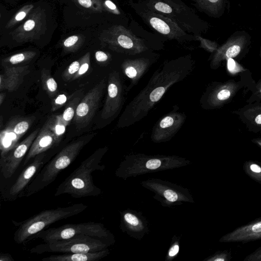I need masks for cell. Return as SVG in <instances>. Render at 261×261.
<instances>
[{
    "label": "cell",
    "instance_id": "6da1fadb",
    "mask_svg": "<svg viewBox=\"0 0 261 261\" xmlns=\"http://www.w3.org/2000/svg\"><path fill=\"white\" fill-rule=\"evenodd\" d=\"M195 62L190 55L165 62L162 68L155 71L147 85L126 106L117 123L123 128L139 122L173 85L183 81L193 71Z\"/></svg>",
    "mask_w": 261,
    "mask_h": 261
},
{
    "label": "cell",
    "instance_id": "7a4b0ae2",
    "mask_svg": "<svg viewBox=\"0 0 261 261\" xmlns=\"http://www.w3.org/2000/svg\"><path fill=\"white\" fill-rule=\"evenodd\" d=\"M107 151V148L96 150L84 160L58 187L55 196L67 194L75 198L97 196L101 190L95 185L92 173L97 170H102L99 165Z\"/></svg>",
    "mask_w": 261,
    "mask_h": 261
},
{
    "label": "cell",
    "instance_id": "3957f363",
    "mask_svg": "<svg viewBox=\"0 0 261 261\" xmlns=\"http://www.w3.org/2000/svg\"><path fill=\"white\" fill-rule=\"evenodd\" d=\"M92 137L91 136H85L65 146L42 167L19 197L30 196L53 182L58 175L75 160Z\"/></svg>",
    "mask_w": 261,
    "mask_h": 261
},
{
    "label": "cell",
    "instance_id": "277c9868",
    "mask_svg": "<svg viewBox=\"0 0 261 261\" xmlns=\"http://www.w3.org/2000/svg\"><path fill=\"white\" fill-rule=\"evenodd\" d=\"M87 207L83 203H76L41 211L19 224L14 233V240L18 244L24 243L51 224L80 214Z\"/></svg>",
    "mask_w": 261,
    "mask_h": 261
},
{
    "label": "cell",
    "instance_id": "5b68a950",
    "mask_svg": "<svg viewBox=\"0 0 261 261\" xmlns=\"http://www.w3.org/2000/svg\"><path fill=\"white\" fill-rule=\"evenodd\" d=\"M106 245L97 238L79 236L69 239L44 242L30 250L32 253H88L102 250Z\"/></svg>",
    "mask_w": 261,
    "mask_h": 261
},
{
    "label": "cell",
    "instance_id": "8992f818",
    "mask_svg": "<svg viewBox=\"0 0 261 261\" xmlns=\"http://www.w3.org/2000/svg\"><path fill=\"white\" fill-rule=\"evenodd\" d=\"M107 233L106 229L101 223L92 222L70 223L58 227L44 229L35 234L31 239L38 238L43 240L44 242H49L79 236L101 238L106 237Z\"/></svg>",
    "mask_w": 261,
    "mask_h": 261
},
{
    "label": "cell",
    "instance_id": "52a82bcc",
    "mask_svg": "<svg viewBox=\"0 0 261 261\" xmlns=\"http://www.w3.org/2000/svg\"><path fill=\"white\" fill-rule=\"evenodd\" d=\"M126 87L119 72L114 70L109 73L107 94L100 115L102 119L111 120L120 113L125 101Z\"/></svg>",
    "mask_w": 261,
    "mask_h": 261
},
{
    "label": "cell",
    "instance_id": "ba28073f",
    "mask_svg": "<svg viewBox=\"0 0 261 261\" xmlns=\"http://www.w3.org/2000/svg\"><path fill=\"white\" fill-rule=\"evenodd\" d=\"M137 8L135 9L141 17L165 37L178 41L195 39L194 36L186 33L179 25L168 17L153 12L146 7Z\"/></svg>",
    "mask_w": 261,
    "mask_h": 261
},
{
    "label": "cell",
    "instance_id": "9c48e42d",
    "mask_svg": "<svg viewBox=\"0 0 261 261\" xmlns=\"http://www.w3.org/2000/svg\"><path fill=\"white\" fill-rule=\"evenodd\" d=\"M106 87V80L103 79L90 89L80 101L73 118L77 129L86 127L92 120Z\"/></svg>",
    "mask_w": 261,
    "mask_h": 261
},
{
    "label": "cell",
    "instance_id": "30bf717a",
    "mask_svg": "<svg viewBox=\"0 0 261 261\" xmlns=\"http://www.w3.org/2000/svg\"><path fill=\"white\" fill-rule=\"evenodd\" d=\"M175 105L171 111L159 119L153 126L151 138L156 142L170 140L181 128L187 119L186 115L179 111Z\"/></svg>",
    "mask_w": 261,
    "mask_h": 261
},
{
    "label": "cell",
    "instance_id": "8fae6325",
    "mask_svg": "<svg viewBox=\"0 0 261 261\" xmlns=\"http://www.w3.org/2000/svg\"><path fill=\"white\" fill-rule=\"evenodd\" d=\"M39 132V129H35L6 154L1 156V171L5 179L11 177L15 173Z\"/></svg>",
    "mask_w": 261,
    "mask_h": 261
},
{
    "label": "cell",
    "instance_id": "7c38bea8",
    "mask_svg": "<svg viewBox=\"0 0 261 261\" xmlns=\"http://www.w3.org/2000/svg\"><path fill=\"white\" fill-rule=\"evenodd\" d=\"M240 88L236 83H213L207 87L200 99L201 107L206 110L221 107Z\"/></svg>",
    "mask_w": 261,
    "mask_h": 261
},
{
    "label": "cell",
    "instance_id": "4fadbf2b",
    "mask_svg": "<svg viewBox=\"0 0 261 261\" xmlns=\"http://www.w3.org/2000/svg\"><path fill=\"white\" fill-rule=\"evenodd\" d=\"M249 36L245 33H237L231 36L220 47L214 55L210 63L212 69H216L222 61L234 58L245 50L249 45Z\"/></svg>",
    "mask_w": 261,
    "mask_h": 261
},
{
    "label": "cell",
    "instance_id": "5bb4252c",
    "mask_svg": "<svg viewBox=\"0 0 261 261\" xmlns=\"http://www.w3.org/2000/svg\"><path fill=\"white\" fill-rule=\"evenodd\" d=\"M46 161L45 152L37 155L33 159V162L22 171L10 187L8 192L9 199L13 200L19 198V195L23 192Z\"/></svg>",
    "mask_w": 261,
    "mask_h": 261
},
{
    "label": "cell",
    "instance_id": "9a60e30c",
    "mask_svg": "<svg viewBox=\"0 0 261 261\" xmlns=\"http://www.w3.org/2000/svg\"><path fill=\"white\" fill-rule=\"evenodd\" d=\"M261 240V217L235 228L220 239L223 243H242Z\"/></svg>",
    "mask_w": 261,
    "mask_h": 261
},
{
    "label": "cell",
    "instance_id": "2e32d148",
    "mask_svg": "<svg viewBox=\"0 0 261 261\" xmlns=\"http://www.w3.org/2000/svg\"><path fill=\"white\" fill-rule=\"evenodd\" d=\"M152 63L151 59L145 57L127 59L122 63L121 68L122 73L129 82V85L126 88V92L137 85Z\"/></svg>",
    "mask_w": 261,
    "mask_h": 261
},
{
    "label": "cell",
    "instance_id": "e0dca14e",
    "mask_svg": "<svg viewBox=\"0 0 261 261\" xmlns=\"http://www.w3.org/2000/svg\"><path fill=\"white\" fill-rule=\"evenodd\" d=\"M55 146L54 135L45 122L31 145L24 159L23 166L27 164L37 155L46 152Z\"/></svg>",
    "mask_w": 261,
    "mask_h": 261
},
{
    "label": "cell",
    "instance_id": "ac0fdd59",
    "mask_svg": "<svg viewBox=\"0 0 261 261\" xmlns=\"http://www.w3.org/2000/svg\"><path fill=\"white\" fill-rule=\"evenodd\" d=\"M4 72L0 75V90L14 91L22 84L24 77L30 72L29 65L5 66Z\"/></svg>",
    "mask_w": 261,
    "mask_h": 261
},
{
    "label": "cell",
    "instance_id": "d6986e66",
    "mask_svg": "<svg viewBox=\"0 0 261 261\" xmlns=\"http://www.w3.org/2000/svg\"><path fill=\"white\" fill-rule=\"evenodd\" d=\"M170 5L173 9L172 15L170 19L175 22L181 28L189 32H193L196 34L195 31L190 22V20H196L195 13L191 11L189 8L185 5L182 2L179 0H164Z\"/></svg>",
    "mask_w": 261,
    "mask_h": 261
},
{
    "label": "cell",
    "instance_id": "ffe728a7",
    "mask_svg": "<svg viewBox=\"0 0 261 261\" xmlns=\"http://www.w3.org/2000/svg\"><path fill=\"white\" fill-rule=\"evenodd\" d=\"M106 250L88 253H69L59 255H51L44 257L42 261H96L106 254Z\"/></svg>",
    "mask_w": 261,
    "mask_h": 261
},
{
    "label": "cell",
    "instance_id": "44dd1931",
    "mask_svg": "<svg viewBox=\"0 0 261 261\" xmlns=\"http://www.w3.org/2000/svg\"><path fill=\"white\" fill-rule=\"evenodd\" d=\"M83 91L79 90L70 94L67 102L65 105V109L61 116L65 123L68 125L74 118L77 106L82 99Z\"/></svg>",
    "mask_w": 261,
    "mask_h": 261
},
{
    "label": "cell",
    "instance_id": "7402d4cb",
    "mask_svg": "<svg viewBox=\"0 0 261 261\" xmlns=\"http://www.w3.org/2000/svg\"><path fill=\"white\" fill-rule=\"evenodd\" d=\"M54 135L55 146H57L61 141L66 132L67 125L62 119L61 115H53L49 117L46 121Z\"/></svg>",
    "mask_w": 261,
    "mask_h": 261
},
{
    "label": "cell",
    "instance_id": "603a6c76",
    "mask_svg": "<svg viewBox=\"0 0 261 261\" xmlns=\"http://www.w3.org/2000/svg\"><path fill=\"white\" fill-rule=\"evenodd\" d=\"M35 120L34 116L14 117L9 121L6 126L20 138L30 128Z\"/></svg>",
    "mask_w": 261,
    "mask_h": 261
},
{
    "label": "cell",
    "instance_id": "cb8c5ba5",
    "mask_svg": "<svg viewBox=\"0 0 261 261\" xmlns=\"http://www.w3.org/2000/svg\"><path fill=\"white\" fill-rule=\"evenodd\" d=\"M1 138V155L3 156L13 148L20 139L13 131L7 127L2 130Z\"/></svg>",
    "mask_w": 261,
    "mask_h": 261
},
{
    "label": "cell",
    "instance_id": "d4e9b609",
    "mask_svg": "<svg viewBox=\"0 0 261 261\" xmlns=\"http://www.w3.org/2000/svg\"><path fill=\"white\" fill-rule=\"evenodd\" d=\"M41 81L43 89L51 99L59 94L58 84L48 69L46 68L42 69Z\"/></svg>",
    "mask_w": 261,
    "mask_h": 261
},
{
    "label": "cell",
    "instance_id": "484cf974",
    "mask_svg": "<svg viewBox=\"0 0 261 261\" xmlns=\"http://www.w3.org/2000/svg\"><path fill=\"white\" fill-rule=\"evenodd\" d=\"M243 169L247 176L261 184V162L253 160L246 161L243 164Z\"/></svg>",
    "mask_w": 261,
    "mask_h": 261
},
{
    "label": "cell",
    "instance_id": "4316f807",
    "mask_svg": "<svg viewBox=\"0 0 261 261\" xmlns=\"http://www.w3.org/2000/svg\"><path fill=\"white\" fill-rule=\"evenodd\" d=\"M195 5L205 13L216 15L223 4V0H191Z\"/></svg>",
    "mask_w": 261,
    "mask_h": 261
},
{
    "label": "cell",
    "instance_id": "83f0119b",
    "mask_svg": "<svg viewBox=\"0 0 261 261\" xmlns=\"http://www.w3.org/2000/svg\"><path fill=\"white\" fill-rule=\"evenodd\" d=\"M35 56L34 53H21L12 55L2 61L3 67L12 66L31 60Z\"/></svg>",
    "mask_w": 261,
    "mask_h": 261
},
{
    "label": "cell",
    "instance_id": "f1b7e54d",
    "mask_svg": "<svg viewBox=\"0 0 261 261\" xmlns=\"http://www.w3.org/2000/svg\"><path fill=\"white\" fill-rule=\"evenodd\" d=\"M81 59L72 62L63 71L62 74L64 81H73V77L79 69Z\"/></svg>",
    "mask_w": 261,
    "mask_h": 261
},
{
    "label": "cell",
    "instance_id": "f546056e",
    "mask_svg": "<svg viewBox=\"0 0 261 261\" xmlns=\"http://www.w3.org/2000/svg\"><path fill=\"white\" fill-rule=\"evenodd\" d=\"M90 67V55L87 53L82 58L79 70L73 77V81L85 75Z\"/></svg>",
    "mask_w": 261,
    "mask_h": 261
},
{
    "label": "cell",
    "instance_id": "4dcf8cb0",
    "mask_svg": "<svg viewBox=\"0 0 261 261\" xmlns=\"http://www.w3.org/2000/svg\"><path fill=\"white\" fill-rule=\"evenodd\" d=\"M70 96V95H68L67 93H63L57 95L53 98L51 99V111L55 112L66 105Z\"/></svg>",
    "mask_w": 261,
    "mask_h": 261
},
{
    "label": "cell",
    "instance_id": "1f68e13d",
    "mask_svg": "<svg viewBox=\"0 0 261 261\" xmlns=\"http://www.w3.org/2000/svg\"><path fill=\"white\" fill-rule=\"evenodd\" d=\"M232 257L230 251L224 250L217 253L210 260L213 261H230Z\"/></svg>",
    "mask_w": 261,
    "mask_h": 261
},
{
    "label": "cell",
    "instance_id": "d6a6232c",
    "mask_svg": "<svg viewBox=\"0 0 261 261\" xmlns=\"http://www.w3.org/2000/svg\"><path fill=\"white\" fill-rule=\"evenodd\" d=\"M255 113L253 115L250 113L249 114V120L250 123L254 125H261V111L260 109L253 108Z\"/></svg>",
    "mask_w": 261,
    "mask_h": 261
},
{
    "label": "cell",
    "instance_id": "836d02e7",
    "mask_svg": "<svg viewBox=\"0 0 261 261\" xmlns=\"http://www.w3.org/2000/svg\"><path fill=\"white\" fill-rule=\"evenodd\" d=\"M243 261H261V246L246 256Z\"/></svg>",
    "mask_w": 261,
    "mask_h": 261
},
{
    "label": "cell",
    "instance_id": "e575fe53",
    "mask_svg": "<svg viewBox=\"0 0 261 261\" xmlns=\"http://www.w3.org/2000/svg\"><path fill=\"white\" fill-rule=\"evenodd\" d=\"M96 60L100 63L106 64L109 60L110 57L109 55L102 51H97L95 55Z\"/></svg>",
    "mask_w": 261,
    "mask_h": 261
},
{
    "label": "cell",
    "instance_id": "d590c367",
    "mask_svg": "<svg viewBox=\"0 0 261 261\" xmlns=\"http://www.w3.org/2000/svg\"><path fill=\"white\" fill-rule=\"evenodd\" d=\"M161 162L159 159H151L148 161L146 164V167L149 169H155L159 167Z\"/></svg>",
    "mask_w": 261,
    "mask_h": 261
},
{
    "label": "cell",
    "instance_id": "8d00e7d4",
    "mask_svg": "<svg viewBox=\"0 0 261 261\" xmlns=\"http://www.w3.org/2000/svg\"><path fill=\"white\" fill-rule=\"evenodd\" d=\"M165 197L170 201H175L178 198V195L173 191L167 190L164 193Z\"/></svg>",
    "mask_w": 261,
    "mask_h": 261
},
{
    "label": "cell",
    "instance_id": "74e56055",
    "mask_svg": "<svg viewBox=\"0 0 261 261\" xmlns=\"http://www.w3.org/2000/svg\"><path fill=\"white\" fill-rule=\"evenodd\" d=\"M237 63L232 58L227 60V67L229 72H236L239 71L240 67H237Z\"/></svg>",
    "mask_w": 261,
    "mask_h": 261
},
{
    "label": "cell",
    "instance_id": "f35d334b",
    "mask_svg": "<svg viewBox=\"0 0 261 261\" xmlns=\"http://www.w3.org/2000/svg\"><path fill=\"white\" fill-rule=\"evenodd\" d=\"M79 38L76 36H72L67 38L64 42L65 47L69 48L74 46L77 42Z\"/></svg>",
    "mask_w": 261,
    "mask_h": 261
},
{
    "label": "cell",
    "instance_id": "ab89813d",
    "mask_svg": "<svg viewBox=\"0 0 261 261\" xmlns=\"http://www.w3.org/2000/svg\"><path fill=\"white\" fill-rule=\"evenodd\" d=\"M124 217L125 221L132 225L136 226L139 224L137 218L131 214L126 213Z\"/></svg>",
    "mask_w": 261,
    "mask_h": 261
},
{
    "label": "cell",
    "instance_id": "60d3db41",
    "mask_svg": "<svg viewBox=\"0 0 261 261\" xmlns=\"http://www.w3.org/2000/svg\"><path fill=\"white\" fill-rule=\"evenodd\" d=\"M35 21L33 20H29L28 21H27L24 25H23V28L24 29V30L27 31H31L35 27Z\"/></svg>",
    "mask_w": 261,
    "mask_h": 261
},
{
    "label": "cell",
    "instance_id": "b9f144b4",
    "mask_svg": "<svg viewBox=\"0 0 261 261\" xmlns=\"http://www.w3.org/2000/svg\"><path fill=\"white\" fill-rule=\"evenodd\" d=\"M0 261H14V259L10 254L6 253L1 254Z\"/></svg>",
    "mask_w": 261,
    "mask_h": 261
},
{
    "label": "cell",
    "instance_id": "7bdbcfd3",
    "mask_svg": "<svg viewBox=\"0 0 261 261\" xmlns=\"http://www.w3.org/2000/svg\"><path fill=\"white\" fill-rule=\"evenodd\" d=\"M179 247L177 245H174L171 248L169 252V255L170 256H175L178 252Z\"/></svg>",
    "mask_w": 261,
    "mask_h": 261
},
{
    "label": "cell",
    "instance_id": "ee69618b",
    "mask_svg": "<svg viewBox=\"0 0 261 261\" xmlns=\"http://www.w3.org/2000/svg\"><path fill=\"white\" fill-rule=\"evenodd\" d=\"M79 4L85 8H89L92 5L91 0H78Z\"/></svg>",
    "mask_w": 261,
    "mask_h": 261
},
{
    "label": "cell",
    "instance_id": "f6af8a7d",
    "mask_svg": "<svg viewBox=\"0 0 261 261\" xmlns=\"http://www.w3.org/2000/svg\"><path fill=\"white\" fill-rule=\"evenodd\" d=\"M26 15V13L24 11L19 12L15 17V19L17 21H20L23 19Z\"/></svg>",
    "mask_w": 261,
    "mask_h": 261
},
{
    "label": "cell",
    "instance_id": "bcb514c9",
    "mask_svg": "<svg viewBox=\"0 0 261 261\" xmlns=\"http://www.w3.org/2000/svg\"><path fill=\"white\" fill-rule=\"evenodd\" d=\"M105 4L106 6L110 9L111 10H116V5L112 2L110 0H107L105 2Z\"/></svg>",
    "mask_w": 261,
    "mask_h": 261
},
{
    "label": "cell",
    "instance_id": "7dc6e473",
    "mask_svg": "<svg viewBox=\"0 0 261 261\" xmlns=\"http://www.w3.org/2000/svg\"><path fill=\"white\" fill-rule=\"evenodd\" d=\"M252 141L261 148V138L254 139H253Z\"/></svg>",
    "mask_w": 261,
    "mask_h": 261
},
{
    "label": "cell",
    "instance_id": "c3c4849f",
    "mask_svg": "<svg viewBox=\"0 0 261 261\" xmlns=\"http://www.w3.org/2000/svg\"><path fill=\"white\" fill-rule=\"evenodd\" d=\"M6 97V93L1 92L0 94V105H2Z\"/></svg>",
    "mask_w": 261,
    "mask_h": 261
},
{
    "label": "cell",
    "instance_id": "681fc988",
    "mask_svg": "<svg viewBox=\"0 0 261 261\" xmlns=\"http://www.w3.org/2000/svg\"><path fill=\"white\" fill-rule=\"evenodd\" d=\"M257 90L258 95L261 96V87H257Z\"/></svg>",
    "mask_w": 261,
    "mask_h": 261
}]
</instances>
